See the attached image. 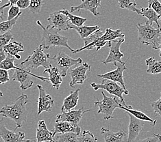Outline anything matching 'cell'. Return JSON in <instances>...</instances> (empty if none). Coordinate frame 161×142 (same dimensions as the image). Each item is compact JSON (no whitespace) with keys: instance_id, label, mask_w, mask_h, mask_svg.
<instances>
[{"instance_id":"f1b7e54d","label":"cell","mask_w":161,"mask_h":142,"mask_svg":"<svg viewBox=\"0 0 161 142\" xmlns=\"http://www.w3.org/2000/svg\"><path fill=\"white\" fill-rule=\"evenodd\" d=\"M79 134L74 133H58L54 136V142H78Z\"/></svg>"},{"instance_id":"681fc988","label":"cell","mask_w":161,"mask_h":142,"mask_svg":"<svg viewBox=\"0 0 161 142\" xmlns=\"http://www.w3.org/2000/svg\"><path fill=\"white\" fill-rule=\"evenodd\" d=\"M160 21H161V19H160Z\"/></svg>"},{"instance_id":"5b68a950","label":"cell","mask_w":161,"mask_h":142,"mask_svg":"<svg viewBox=\"0 0 161 142\" xmlns=\"http://www.w3.org/2000/svg\"><path fill=\"white\" fill-rule=\"evenodd\" d=\"M101 93L103 96L102 101H99L95 102V106L97 109L98 113L103 114V119L106 120L113 119V112L117 108H119L121 103H119L117 99V97L112 96V97H107V96L102 91Z\"/></svg>"},{"instance_id":"ba28073f","label":"cell","mask_w":161,"mask_h":142,"mask_svg":"<svg viewBox=\"0 0 161 142\" xmlns=\"http://www.w3.org/2000/svg\"><path fill=\"white\" fill-rule=\"evenodd\" d=\"M31 76L39 79L45 82H49V78L41 77V76L34 75L32 71L27 70L23 67L20 66L17 68L16 70H14V73L13 75V80L17 82L20 83V88L22 90H28L33 86V81L31 79Z\"/></svg>"},{"instance_id":"f35d334b","label":"cell","mask_w":161,"mask_h":142,"mask_svg":"<svg viewBox=\"0 0 161 142\" xmlns=\"http://www.w3.org/2000/svg\"><path fill=\"white\" fill-rule=\"evenodd\" d=\"M20 13V8L17 6H10L8 14V20H12V19L16 18Z\"/></svg>"},{"instance_id":"8fae6325","label":"cell","mask_w":161,"mask_h":142,"mask_svg":"<svg viewBox=\"0 0 161 142\" xmlns=\"http://www.w3.org/2000/svg\"><path fill=\"white\" fill-rule=\"evenodd\" d=\"M24 133H15L14 130H10L3 124V119L0 124V142H30L31 140L25 139Z\"/></svg>"},{"instance_id":"4316f807","label":"cell","mask_w":161,"mask_h":142,"mask_svg":"<svg viewBox=\"0 0 161 142\" xmlns=\"http://www.w3.org/2000/svg\"><path fill=\"white\" fill-rule=\"evenodd\" d=\"M125 37V34L121 33L120 29H113L111 28H106L105 33L103 34L101 37L103 41L110 42L113 40H115L120 38Z\"/></svg>"},{"instance_id":"ffe728a7","label":"cell","mask_w":161,"mask_h":142,"mask_svg":"<svg viewBox=\"0 0 161 142\" xmlns=\"http://www.w3.org/2000/svg\"><path fill=\"white\" fill-rule=\"evenodd\" d=\"M80 91V90L78 89L75 91L71 92L70 94L64 98L62 108H61L62 113L72 111V109H74L77 106L79 100Z\"/></svg>"},{"instance_id":"277c9868","label":"cell","mask_w":161,"mask_h":142,"mask_svg":"<svg viewBox=\"0 0 161 142\" xmlns=\"http://www.w3.org/2000/svg\"><path fill=\"white\" fill-rule=\"evenodd\" d=\"M50 57L49 53H44L43 45L41 44L36 47L32 54L27 57L26 60L22 62L20 65H21V67L30 71L32 68H37L40 66L45 68V69H47L52 66L49 61Z\"/></svg>"},{"instance_id":"3957f363","label":"cell","mask_w":161,"mask_h":142,"mask_svg":"<svg viewBox=\"0 0 161 142\" xmlns=\"http://www.w3.org/2000/svg\"><path fill=\"white\" fill-rule=\"evenodd\" d=\"M136 28L139 40L143 44L150 45L154 49H159L161 42V28L156 29L148 21L144 24H138Z\"/></svg>"},{"instance_id":"7dc6e473","label":"cell","mask_w":161,"mask_h":142,"mask_svg":"<svg viewBox=\"0 0 161 142\" xmlns=\"http://www.w3.org/2000/svg\"><path fill=\"white\" fill-rule=\"evenodd\" d=\"M159 49H160V53H159V56L161 57V42H160V47H159Z\"/></svg>"},{"instance_id":"7402d4cb","label":"cell","mask_w":161,"mask_h":142,"mask_svg":"<svg viewBox=\"0 0 161 142\" xmlns=\"http://www.w3.org/2000/svg\"><path fill=\"white\" fill-rule=\"evenodd\" d=\"M47 72L49 74V82L52 83V87L58 90L61 83L63 82V76L60 75L58 68L52 66L49 68L45 69L43 73H47Z\"/></svg>"},{"instance_id":"8992f818","label":"cell","mask_w":161,"mask_h":142,"mask_svg":"<svg viewBox=\"0 0 161 142\" xmlns=\"http://www.w3.org/2000/svg\"><path fill=\"white\" fill-rule=\"evenodd\" d=\"M91 86L93 87V90L95 91L100 89L107 91L109 94L119 98L121 101V103L123 106H126L123 94H125V95H128L129 92L128 90H124L123 87L119 85L117 82H114L113 81H111L109 79H103L102 81V83L100 84L91 83Z\"/></svg>"},{"instance_id":"7c38bea8","label":"cell","mask_w":161,"mask_h":142,"mask_svg":"<svg viewBox=\"0 0 161 142\" xmlns=\"http://www.w3.org/2000/svg\"><path fill=\"white\" fill-rule=\"evenodd\" d=\"M114 66H116L117 68L115 70L113 71H110L108 72H106L104 74H100L97 75L99 77H102L103 79H109L111 81H113L114 82H117L121 84V86L123 87L124 90H126L125 84L124 82V72L127 70V67L125 66V62H124L123 63H114Z\"/></svg>"},{"instance_id":"44dd1931","label":"cell","mask_w":161,"mask_h":142,"mask_svg":"<svg viewBox=\"0 0 161 142\" xmlns=\"http://www.w3.org/2000/svg\"><path fill=\"white\" fill-rule=\"evenodd\" d=\"M101 134L103 135L105 142H123L126 135L124 130L114 133L104 127L101 129Z\"/></svg>"},{"instance_id":"8d00e7d4","label":"cell","mask_w":161,"mask_h":142,"mask_svg":"<svg viewBox=\"0 0 161 142\" xmlns=\"http://www.w3.org/2000/svg\"><path fill=\"white\" fill-rule=\"evenodd\" d=\"M13 35L11 31L8 32L0 36V48H3L6 45L9 44L13 40Z\"/></svg>"},{"instance_id":"60d3db41","label":"cell","mask_w":161,"mask_h":142,"mask_svg":"<svg viewBox=\"0 0 161 142\" xmlns=\"http://www.w3.org/2000/svg\"><path fill=\"white\" fill-rule=\"evenodd\" d=\"M138 142H161V135L160 134H154L152 136L140 140Z\"/></svg>"},{"instance_id":"b9f144b4","label":"cell","mask_w":161,"mask_h":142,"mask_svg":"<svg viewBox=\"0 0 161 142\" xmlns=\"http://www.w3.org/2000/svg\"><path fill=\"white\" fill-rule=\"evenodd\" d=\"M9 80L8 71L4 69H0V83H5Z\"/></svg>"},{"instance_id":"2e32d148","label":"cell","mask_w":161,"mask_h":142,"mask_svg":"<svg viewBox=\"0 0 161 142\" xmlns=\"http://www.w3.org/2000/svg\"><path fill=\"white\" fill-rule=\"evenodd\" d=\"M130 123L128 126V137L127 142H134L139 135L143 128V121L140 120L129 113Z\"/></svg>"},{"instance_id":"484cf974","label":"cell","mask_w":161,"mask_h":142,"mask_svg":"<svg viewBox=\"0 0 161 142\" xmlns=\"http://www.w3.org/2000/svg\"><path fill=\"white\" fill-rule=\"evenodd\" d=\"M141 15H142L143 17H146L148 19L147 21L151 25H152L153 22H155L157 25V27H158V28H160L158 21L159 19H161V17L154 10L151 8H141Z\"/></svg>"},{"instance_id":"4dcf8cb0","label":"cell","mask_w":161,"mask_h":142,"mask_svg":"<svg viewBox=\"0 0 161 142\" xmlns=\"http://www.w3.org/2000/svg\"><path fill=\"white\" fill-rule=\"evenodd\" d=\"M121 8H125L141 15V10L136 8V0H117Z\"/></svg>"},{"instance_id":"9c48e42d","label":"cell","mask_w":161,"mask_h":142,"mask_svg":"<svg viewBox=\"0 0 161 142\" xmlns=\"http://www.w3.org/2000/svg\"><path fill=\"white\" fill-rule=\"evenodd\" d=\"M125 42V37L119 38L118 40L108 42V47L110 48L109 54L105 60H101V62L104 64L109 63H123L124 62L121 58L124 56V54L120 51L121 45Z\"/></svg>"},{"instance_id":"f6af8a7d","label":"cell","mask_w":161,"mask_h":142,"mask_svg":"<svg viewBox=\"0 0 161 142\" xmlns=\"http://www.w3.org/2000/svg\"><path fill=\"white\" fill-rule=\"evenodd\" d=\"M11 6V4H10V2H8V3H6V4H4L3 6L0 7V18H1L2 20L3 18V8H4L8 7V6Z\"/></svg>"},{"instance_id":"7a4b0ae2","label":"cell","mask_w":161,"mask_h":142,"mask_svg":"<svg viewBox=\"0 0 161 142\" xmlns=\"http://www.w3.org/2000/svg\"><path fill=\"white\" fill-rule=\"evenodd\" d=\"M36 24L43 29L42 45L45 49H49L51 47H64L72 53L74 51V49H71L68 44V38L60 35L58 30L49 28L48 26L44 27L40 21H37Z\"/></svg>"},{"instance_id":"cb8c5ba5","label":"cell","mask_w":161,"mask_h":142,"mask_svg":"<svg viewBox=\"0 0 161 142\" xmlns=\"http://www.w3.org/2000/svg\"><path fill=\"white\" fill-rule=\"evenodd\" d=\"M3 49L8 54L14 56L17 60H20L21 57L18 53L24 51V47L23 46L22 43H18L16 41L10 42L9 44L6 45Z\"/></svg>"},{"instance_id":"9a60e30c","label":"cell","mask_w":161,"mask_h":142,"mask_svg":"<svg viewBox=\"0 0 161 142\" xmlns=\"http://www.w3.org/2000/svg\"><path fill=\"white\" fill-rule=\"evenodd\" d=\"M83 108H80L78 110H72L68 111V112H64L58 114L56 116V122H69V123L75 126H78L84 114L91 111V109H88L85 111H83Z\"/></svg>"},{"instance_id":"603a6c76","label":"cell","mask_w":161,"mask_h":142,"mask_svg":"<svg viewBox=\"0 0 161 142\" xmlns=\"http://www.w3.org/2000/svg\"><path fill=\"white\" fill-rule=\"evenodd\" d=\"M119 109H124V111H127L128 113L132 114L133 116H135V118H136L137 119H139L140 120L142 121H147V122H151L152 124V126H155L156 124V120H152V118H150L149 117H148L146 114L141 112L140 111H137L133 109V107L131 105H126L125 107L123 106L122 104L120 105Z\"/></svg>"},{"instance_id":"d6a6232c","label":"cell","mask_w":161,"mask_h":142,"mask_svg":"<svg viewBox=\"0 0 161 142\" xmlns=\"http://www.w3.org/2000/svg\"><path fill=\"white\" fill-rule=\"evenodd\" d=\"M16 59L17 58L14 56L8 54L6 60L4 61H3V62L0 64V68L4 69V70L6 71H9L11 70V69H14V70H15L17 68V66L14 65V60H16Z\"/></svg>"},{"instance_id":"4fadbf2b","label":"cell","mask_w":161,"mask_h":142,"mask_svg":"<svg viewBox=\"0 0 161 142\" xmlns=\"http://www.w3.org/2000/svg\"><path fill=\"white\" fill-rule=\"evenodd\" d=\"M91 71V66L88 63H83L80 66L71 69L70 76L71 81L69 83L71 87H74L77 84H83L87 79L86 72Z\"/></svg>"},{"instance_id":"30bf717a","label":"cell","mask_w":161,"mask_h":142,"mask_svg":"<svg viewBox=\"0 0 161 142\" xmlns=\"http://www.w3.org/2000/svg\"><path fill=\"white\" fill-rule=\"evenodd\" d=\"M49 22L48 27L53 29H56L58 31H66L70 29L71 22L69 18L66 15L61 13L60 11L54 12L49 14L47 18Z\"/></svg>"},{"instance_id":"d590c367","label":"cell","mask_w":161,"mask_h":142,"mask_svg":"<svg viewBox=\"0 0 161 142\" xmlns=\"http://www.w3.org/2000/svg\"><path fill=\"white\" fill-rule=\"evenodd\" d=\"M104 33H103L102 29H99L97 30L96 32H94L92 35H91L89 37H88L85 39H84V46H87L88 45H89L92 43H93L94 41L97 40L98 38L102 37L103 36V34Z\"/></svg>"},{"instance_id":"bcb514c9","label":"cell","mask_w":161,"mask_h":142,"mask_svg":"<svg viewBox=\"0 0 161 142\" xmlns=\"http://www.w3.org/2000/svg\"><path fill=\"white\" fill-rule=\"evenodd\" d=\"M19 1V0H9V2L10 3L11 6H13V5H15V4L17 5V3Z\"/></svg>"},{"instance_id":"ac0fdd59","label":"cell","mask_w":161,"mask_h":142,"mask_svg":"<svg viewBox=\"0 0 161 142\" xmlns=\"http://www.w3.org/2000/svg\"><path fill=\"white\" fill-rule=\"evenodd\" d=\"M36 138L38 142H54L53 132L47 129L44 120H40L38 123Z\"/></svg>"},{"instance_id":"7bdbcfd3","label":"cell","mask_w":161,"mask_h":142,"mask_svg":"<svg viewBox=\"0 0 161 142\" xmlns=\"http://www.w3.org/2000/svg\"><path fill=\"white\" fill-rule=\"evenodd\" d=\"M20 9L29 8L30 6V0H19L17 3V5Z\"/></svg>"},{"instance_id":"ab89813d","label":"cell","mask_w":161,"mask_h":142,"mask_svg":"<svg viewBox=\"0 0 161 142\" xmlns=\"http://www.w3.org/2000/svg\"><path fill=\"white\" fill-rule=\"evenodd\" d=\"M151 106L153 110H154V113L157 116H159L161 117V97L158 101L152 103L151 104Z\"/></svg>"},{"instance_id":"e575fe53","label":"cell","mask_w":161,"mask_h":142,"mask_svg":"<svg viewBox=\"0 0 161 142\" xmlns=\"http://www.w3.org/2000/svg\"><path fill=\"white\" fill-rule=\"evenodd\" d=\"M43 4L44 2L43 0H30L29 10L33 14H39L40 13Z\"/></svg>"},{"instance_id":"74e56055","label":"cell","mask_w":161,"mask_h":142,"mask_svg":"<svg viewBox=\"0 0 161 142\" xmlns=\"http://www.w3.org/2000/svg\"><path fill=\"white\" fill-rule=\"evenodd\" d=\"M149 8H151L161 17V3L160 0H148Z\"/></svg>"},{"instance_id":"ee69618b","label":"cell","mask_w":161,"mask_h":142,"mask_svg":"<svg viewBox=\"0 0 161 142\" xmlns=\"http://www.w3.org/2000/svg\"><path fill=\"white\" fill-rule=\"evenodd\" d=\"M6 54L7 53L3 50V48H0V61L2 62L3 61H4L6 58Z\"/></svg>"},{"instance_id":"5bb4252c","label":"cell","mask_w":161,"mask_h":142,"mask_svg":"<svg viewBox=\"0 0 161 142\" xmlns=\"http://www.w3.org/2000/svg\"><path fill=\"white\" fill-rule=\"evenodd\" d=\"M36 87L39 92V99H38V115H41L44 111L46 112L52 111L54 100L52 98L50 95L47 94L43 86L37 85Z\"/></svg>"},{"instance_id":"52a82bcc","label":"cell","mask_w":161,"mask_h":142,"mask_svg":"<svg viewBox=\"0 0 161 142\" xmlns=\"http://www.w3.org/2000/svg\"><path fill=\"white\" fill-rule=\"evenodd\" d=\"M50 60L54 62L55 67L58 68L62 76H66L68 71L73 66L82 63V60L80 57L74 59L63 51L59 52L53 57H51Z\"/></svg>"},{"instance_id":"c3c4849f","label":"cell","mask_w":161,"mask_h":142,"mask_svg":"<svg viewBox=\"0 0 161 142\" xmlns=\"http://www.w3.org/2000/svg\"><path fill=\"white\" fill-rule=\"evenodd\" d=\"M34 142H38V141H36V140H35V141H34Z\"/></svg>"},{"instance_id":"6da1fadb","label":"cell","mask_w":161,"mask_h":142,"mask_svg":"<svg viewBox=\"0 0 161 142\" xmlns=\"http://www.w3.org/2000/svg\"><path fill=\"white\" fill-rule=\"evenodd\" d=\"M28 103V97L26 94H22L17 101L11 105H6L1 109L0 113L3 117L10 118L14 121L16 127L14 130L23 126L27 119L26 105Z\"/></svg>"},{"instance_id":"d4e9b609","label":"cell","mask_w":161,"mask_h":142,"mask_svg":"<svg viewBox=\"0 0 161 142\" xmlns=\"http://www.w3.org/2000/svg\"><path fill=\"white\" fill-rule=\"evenodd\" d=\"M70 29H73L75 30L77 32L79 35L80 36V38L82 39H85V38L89 37L91 35H92L94 32H95L98 30L99 27L97 25L95 26H82V27H77L74 25L71 24Z\"/></svg>"},{"instance_id":"836d02e7","label":"cell","mask_w":161,"mask_h":142,"mask_svg":"<svg viewBox=\"0 0 161 142\" xmlns=\"http://www.w3.org/2000/svg\"><path fill=\"white\" fill-rule=\"evenodd\" d=\"M78 142H98V139L90 131L84 130L79 136Z\"/></svg>"},{"instance_id":"d6986e66","label":"cell","mask_w":161,"mask_h":142,"mask_svg":"<svg viewBox=\"0 0 161 142\" xmlns=\"http://www.w3.org/2000/svg\"><path fill=\"white\" fill-rule=\"evenodd\" d=\"M52 131L53 132V137L58 133H74L80 135L81 134V128L80 126H75L69 122H56L54 129Z\"/></svg>"},{"instance_id":"e0dca14e","label":"cell","mask_w":161,"mask_h":142,"mask_svg":"<svg viewBox=\"0 0 161 142\" xmlns=\"http://www.w3.org/2000/svg\"><path fill=\"white\" fill-rule=\"evenodd\" d=\"M101 2L102 0H82L81 4L71 6L70 8V10L71 12H75V11L85 10L90 11L94 16L97 17L98 15H99L97 8L99 6H101Z\"/></svg>"},{"instance_id":"1f68e13d","label":"cell","mask_w":161,"mask_h":142,"mask_svg":"<svg viewBox=\"0 0 161 142\" xmlns=\"http://www.w3.org/2000/svg\"><path fill=\"white\" fill-rule=\"evenodd\" d=\"M21 14H22V13L21 12L16 18L12 19V20H8L6 21H3L0 24V34H1V35L2 34H3L8 32L10 31V30L12 29V28L14 26V25L16 24L19 18V17Z\"/></svg>"},{"instance_id":"f546056e","label":"cell","mask_w":161,"mask_h":142,"mask_svg":"<svg viewBox=\"0 0 161 142\" xmlns=\"http://www.w3.org/2000/svg\"><path fill=\"white\" fill-rule=\"evenodd\" d=\"M60 12L61 13L65 14L66 16H67L68 18H69L71 24L72 25H75V26L82 27L83 25L84 24V23H85L87 21V19L86 18H82V17H80L75 16V15L70 13L69 11H68L67 10L63 9V10H60Z\"/></svg>"},{"instance_id":"83f0119b","label":"cell","mask_w":161,"mask_h":142,"mask_svg":"<svg viewBox=\"0 0 161 142\" xmlns=\"http://www.w3.org/2000/svg\"><path fill=\"white\" fill-rule=\"evenodd\" d=\"M145 64L147 66V73L153 75L161 73V61H156L154 57H149L145 60Z\"/></svg>"}]
</instances>
